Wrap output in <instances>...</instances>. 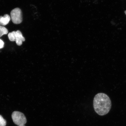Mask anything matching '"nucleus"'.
<instances>
[{
	"label": "nucleus",
	"instance_id": "obj_4",
	"mask_svg": "<svg viewBox=\"0 0 126 126\" xmlns=\"http://www.w3.org/2000/svg\"><path fill=\"white\" fill-rule=\"evenodd\" d=\"M15 39L16 43L19 46H21L23 42L25 41V38L24 37L22 33L20 31L18 30L16 31H14Z\"/></svg>",
	"mask_w": 126,
	"mask_h": 126
},
{
	"label": "nucleus",
	"instance_id": "obj_8",
	"mask_svg": "<svg viewBox=\"0 0 126 126\" xmlns=\"http://www.w3.org/2000/svg\"><path fill=\"white\" fill-rule=\"evenodd\" d=\"M8 37L9 40L11 41L14 42L15 41V38H14L15 36H14V31L11 32L9 33L8 34Z\"/></svg>",
	"mask_w": 126,
	"mask_h": 126
},
{
	"label": "nucleus",
	"instance_id": "obj_10",
	"mask_svg": "<svg viewBox=\"0 0 126 126\" xmlns=\"http://www.w3.org/2000/svg\"><path fill=\"white\" fill-rule=\"evenodd\" d=\"M26 126L25 125H23V126Z\"/></svg>",
	"mask_w": 126,
	"mask_h": 126
},
{
	"label": "nucleus",
	"instance_id": "obj_9",
	"mask_svg": "<svg viewBox=\"0 0 126 126\" xmlns=\"http://www.w3.org/2000/svg\"><path fill=\"white\" fill-rule=\"evenodd\" d=\"M4 42L0 39V49L3 48L4 46Z\"/></svg>",
	"mask_w": 126,
	"mask_h": 126
},
{
	"label": "nucleus",
	"instance_id": "obj_1",
	"mask_svg": "<svg viewBox=\"0 0 126 126\" xmlns=\"http://www.w3.org/2000/svg\"><path fill=\"white\" fill-rule=\"evenodd\" d=\"M94 111L98 115L104 116L108 114L111 109V102L107 94L99 93L94 96L93 101Z\"/></svg>",
	"mask_w": 126,
	"mask_h": 126
},
{
	"label": "nucleus",
	"instance_id": "obj_2",
	"mask_svg": "<svg viewBox=\"0 0 126 126\" xmlns=\"http://www.w3.org/2000/svg\"><path fill=\"white\" fill-rule=\"evenodd\" d=\"M12 120L16 125H24L27 123V119L24 114L20 112L15 111L12 114Z\"/></svg>",
	"mask_w": 126,
	"mask_h": 126
},
{
	"label": "nucleus",
	"instance_id": "obj_7",
	"mask_svg": "<svg viewBox=\"0 0 126 126\" xmlns=\"http://www.w3.org/2000/svg\"><path fill=\"white\" fill-rule=\"evenodd\" d=\"M6 121L0 115V126H6Z\"/></svg>",
	"mask_w": 126,
	"mask_h": 126
},
{
	"label": "nucleus",
	"instance_id": "obj_6",
	"mask_svg": "<svg viewBox=\"0 0 126 126\" xmlns=\"http://www.w3.org/2000/svg\"><path fill=\"white\" fill-rule=\"evenodd\" d=\"M8 31L7 28L3 26H0V37L4 34H7Z\"/></svg>",
	"mask_w": 126,
	"mask_h": 126
},
{
	"label": "nucleus",
	"instance_id": "obj_5",
	"mask_svg": "<svg viewBox=\"0 0 126 126\" xmlns=\"http://www.w3.org/2000/svg\"><path fill=\"white\" fill-rule=\"evenodd\" d=\"M11 19L10 16L7 14L4 15V16H0V26H5L8 24Z\"/></svg>",
	"mask_w": 126,
	"mask_h": 126
},
{
	"label": "nucleus",
	"instance_id": "obj_11",
	"mask_svg": "<svg viewBox=\"0 0 126 126\" xmlns=\"http://www.w3.org/2000/svg\"><path fill=\"white\" fill-rule=\"evenodd\" d=\"M125 13L126 14V11H125Z\"/></svg>",
	"mask_w": 126,
	"mask_h": 126
},
{
	"label": "nucleus",
	"instance_id": "obj_3",
	"mask_svg": "<svg viewBox=\"0 0 126 126\" xmlns=\"http://www.w3.org/2000/svg\"><path fill=\"white\" fill-rule=\"evenodd\" d=\"M10 14L12 21L14 23L19 24L22 22V13L19 8H16L13 9L11 12Z\"/></svg>",
	"mask_w": 126,
	"mask_h": 126
}]
</instances>
